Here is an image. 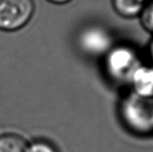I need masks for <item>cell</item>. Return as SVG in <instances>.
<instances>
[{"label":"cell","mask_w":153,"mask_h":152,"mask_svg":"<svg viewBox=\"0 0 153 152\" xmlns=\"http://www.w3.org/2000/svg\"><path fill=\"white\" fill-rule=\"evenodd\" d=\"M119 113L122 123L134 134H153V97L131 92L121 101Z\"/></svg>","instance_id":"cell-1"},{"label":"cell","mask_w":153,"mask_h":152,"mask_svg":"<svg viewBox=\"0 0 153 152\" xmlns=\"http://www.w3.org/2000/svg\"><path fill=\"white\" fill-rule=\"evenodd\" d=\"M108 75L116 82H130L134 72L140 66L139 58L134 49L119 46L109 49L105 59Z\"/></svg>","instance_id":"cell-2"},{"label":"cell","mask_w":153,"mask_h":152,"mask_svg":"<svg viewBox=\"0 0 153 152\" xmlns=\"http://www.w3.org/2000/svg\"><path fill=\"white\" fill-rule=\"evenodd\" d=\"M34 9L32 0H0V30H20L29 22Z\"/></svg>","instance_id":"cell-3"},{"label":"cell","mask_w":153,"mask_h":152,"mask_svg":"<svg viewBox=\"0 0 153 152\" xmlns=\"http://www.w3.org/2000/svg\"><path fill=\"white\" fill-rule=\"evenodd\" d=\"M80 45L84 51L90 54L99 55L109 50L111 38L110 35L101 28H88L81 33Z\"/></svg>","instance_id":"cell-4"},{"label":"cell","mask_w":153,"mask_h":152,"mask_svg":"<svg viewBox=\"0 0 153 152\" xmlns=\"http://www.w3.org/2000/svg\"><path fill=\"white\" fill-rule=\"evenodd\" d=\"M130 82L133 92L143 97H153V65H140L134 72Z\"/></svg>","instance_id":"cell-5"},{"label":"cell","mask_w":153,"mask_h":152,"mask_svg":"<svg viewBox=\"0 0 153 152\" xmlns=\"http://www.w3.org/2000/svg\"><path fill=\"white\" fill-rule=\"evenodd\" d=\"M147 0H112L116 12L126 18L140 15Z\"/></svg>","instance_id":"cell-6"},{"label":"cell","mask_w":153,"mask_h":152,"mask_svg":"<svg viewBox=\"0 0 153 152\" xmlns=\"http://www.w3.org/2000/svg\"><path fill=\"white\" fill-rule=\"evenodd\" d=\"M28 142L17 134L0 136V152H28Z\"/></svg>","instance_id":"cell-7"},{"label":"cell","mask_w":153,"mask_h":152,"mask_svg":"<svg viewBox=\"0 0 153 152\" xmlns=\"http://www.w3.org/2000/svg\"><path fill=\"white\" fill-rule=\"evenodd\" d=\"M140 15L144 29L153 33V0H147Z\"/></svg>","instance_id":"cell-8"},{"label":"cell","mask_w":153,"mask_h":152,"mask_svg":"<svg viewBox=\"0 0 153 152\" xmlns=\"http://www.w3.org/2000/svg\"><path fill=\"white\" fill-rule=\"evenodd\" d=\"M28 152H58V151L50 142L39 140L28 145Z\"/></svg>","instance_id":"cell-9"},{"label":"cell","mask_w":153,"mask_h":152,"mask_svg":"<svg viewBox=\"0 0 153 152\" xmlns=\"http://www.w3.org/2000/svg\"><path fill=\"white\" fill-rule=\"evenodd\" d=\"M149 55H150V58H151V61H152L153 65V39L149 46Z\"/></svg>","instance_id":"cell-10"},{"label":"cell","mask_w":153,"mask_h":152,"mask_svg":"<svg viewBox=\"0 0 153 152\" xmlns=\"http://www.w3.org/2000/svg\"><path fill=\"white\" fill-rule=\"evenodd\" d=\"M51 3H54V4H65L71 0H48Z\"/></svg>","instance_id":"cell-11"}]
</instances>
